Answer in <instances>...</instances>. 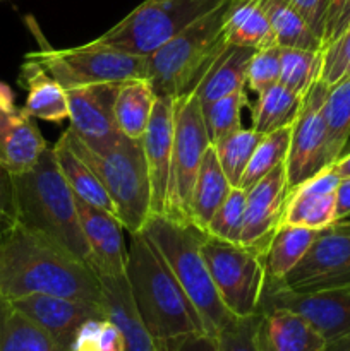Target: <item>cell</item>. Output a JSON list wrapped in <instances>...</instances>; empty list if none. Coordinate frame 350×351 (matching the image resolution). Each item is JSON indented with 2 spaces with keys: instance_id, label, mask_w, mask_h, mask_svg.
Segmentation results:
<instances>
[{
  "instance_id": "1",
  "label": "cell",
  "mask_w": 350,
  "mask_h": 351,
  "mask_svg": "<svg viewBox=\"0 0 350 351\" xmlns=\"http://www.w3.org/2000/svg\"><path fill=\"white\" fill-rule=\"evenodd\" d=\"M55 295L103 304L100 278L57 242L14 221L0 232V297Z\"/></svg>"
},
{
  "instance_id": "2",
  "label": "cell",
  "mask_w": 350,
  "mask_h": 351,
  "mask_svg": "<svg viewBox=\"0 0 350 351\" xmlns=\"http://www.w3.org/2000/svg\"><path fill=\"white\" fill-rule=\"evenodd\" d=\"M126 278L144 326L161 346L182 336L205 332L194 305L144 232L130 233Z\"/></svg>"
},
{
  "instance_id": "3",
  "label": "cell",
  "mask_w": 350,
  "mask_h": 351,
  "mask_svg": "<svg viewBox=\"0 0 350 351\" xmlns=\"http://www.w3.org/2000/svg\"><path fill=\"white\" fill-rule=\"evenodd\" d=\"M16 221L57 242L88 264L89 249L79 219L78 199L65 182L54 146L31 170L14 175Z\"/></svg>"
},
{
  "instance_id": "4",
  "label": "cell",
  "mask_w": 350,
  "mask_h": 351,
  "mask_svg": "<svg viewBox=\"0 0 350 351\" xmlns=\"http://www.w3.org/2000/svg\"><path fill=\"white\" fill-rule=\"evenodd\" d=\"M141 232H144L167 261L194 305L205 332L218 335L235 315L223 305L202 256L201 247L206 232L192 223L177 221L160 215H151Z\"/></svg>"
},
{
  "instance_id": "5",
  "label": "cell",
  "mask_w": 350,
  "mask_h": 351,
  "mask_svg": "<svg viewBox=\"0 0 350 351\" xmlns=\"http://www.w3.org/2000/svg\"><path fill=\"white\" fill-rule=\"evenodd\" d=\"M229 0L209 10L146 58L148 81L156 96L187 95L198 88L226 47L223 19Z\"/></svg>"
},
{
  "instance_id": "6",
  "label": "cell",
  "mask_w": 350,
  "mask_h": 351,
  "mask_svg": "<svg viewBox=\"0 0 350 351\" xmlns=\"http://www.w3.org/2000/svg\"><path fill=\"white\" fill-rule=\"evenodd\" d=\"M60 139L89 165L98 180L108 192L117 209V218L126 232H141L151 216V187L148 177L143 139H122L105 151L86 146L71 129Z\"/></svg>"
},
{
  "instance_id": "7",
  "label": "cell",
  "mask_w": 350,
  "mask_h": 351,
  "mask_svg": "<svg viewBox=\"0 0 350 351\" xmlns=\"http://www.w3.org/2000/svg\"><path fill=\"white\" fill-rule=\"evenodd\" d=\"M40 48L26 57L33 58L64 89L88 84H120L130 79H146L148 64L144 57L126 53L96 40L74 48H51L31 17H27Z\"/></svg>"
},
{
  "instance_id": "8",
  "label": "cell",
  "mask_w": 350,
  "mask_h": 351,
  "mask_svg": "<svg viewBox=\"0 0 350 351\" xmlns=\"http://www.w3.org/2000/svg\"><path fill=\"white\" fill-rule=\"evenodd\" d=\"M225 0H144L96 41L148 58Z\"/></svg>"
},
{
  "instance_id": "9",
  "label": "cell",
  "mask_w": 350,
  "mask_h": 351,
  "mask_svg": "<svg viewBox=\"0 0 350 351\" xmlns=\"http://www.w3.org/2000/svg\"><path fill=\"white\" fill-rule=\"evenodd\" d=\"M211 146L196 93L174 98V153L167 218L191 223V197L202 156Z\"/></svg>"
},
{
  "instance_id": "10",
  "label": "cell",
  "mask_w": 350,
  "mask_h": 351,
  "mask_svg": "<svg viewBox=\"0 0 350 351\" xmlns=\"http://www.w3.org/2000/svg\"><path fill=\"white\" fill-rule=\"evenodd\" d=\"M202 256L223 305L235 317L256 315L264 278V257L254 250L206 235Z\"/></svg>"
},
{
  "instance_id": "11",
  "label": "cell",
  "mask_w": 350,
  "mask_h": 351,
  "mask_svg": "<svg viewBox=\"0 0 350 351\" xmlns=\"http://www.w3.org/2000/svg\"><path fill=\"white\" fill-rule=\"evenodd\" d=\"M268 311H290L307 321L326 343L350 335V290L297 291L283 280L264 278L257 314Z\"/></svg>"
},
{
  "instance_id": "12",
  "label": "cell",
  "mask_w": 350,
  "mask_h": 351,
  "mask_svg": "<svg viewBox=\"0 0 350 351\" xmlns=\"http://www.w3.org/2000/svg\"><path fill=\"white\" fill-rule=\"evenodd\" d=\"M328 89L329 86L318 79L302 96L301 110L292 123L290 147L285 160L290 191L329 167L328 123L325 117Z\"/></svg>"
},
{
  "instance_id": "13",
  "label": "cell",
  "mask_w": 350,
  "mask_h": 351,
  "mask_svg": "<svg viewBox=\"0 0 350 351\" xmlns=\"http://www.w3.org/2000/svg\"><path fill=\"white\" fill-rule=\"evenodd\" d=\"M287 287L297 291L342 288L350 281V221L336 219L319 230L304 259L287 274Z\"/></svg>"
},
{
  "instance_id": "14",
  "label": "cell",
  "mask_w": 350,
  "mask_h": 351,
  "mask_svg": "<svg viewBox=\"0 0 350 351\" xmlns=\"http://www.w3.org/2000/svg\"><path fill=\"white\" fill-rule=\"evenodd\" d=\"M120 84H88L65 89L69 129L91 149L105 151L122 139L124 134H120L113 117V103Z\"/></svg>"
},
{
  "instance_id": "15",
  "label": "cell",
  "mask_w": 350,
  "mask_h": 351,
  "mask_svg": "<svg viewBox=\"0 0 350 351\" xmlns=\"http://www.w3.org/2000/svg\"><path fill=\"white\" fill-rule=\"evenodd\" d=\"M288 182L285 163L246 191V213L239 243L264 257L270 240L280 226L287 199Z\"/></svg>"
},
{
  "instance_id": "16",
  "label": "cell",
  "mask_w": 350,
  "mask_h": 351,
  "mask_svg": "<svg viewBox=\"0 0 350 351\" xmlns=\"http://www.w3.org/2000/svg\"><path fill=\"white\" fill-rule=\"evenodd\" d=\"M151 187V215L167 216L174 153V98L158 96L143 137Z\"/></svg>"
},
{
  "instance_id": "17",
  "label": "cell",
  "mask_w": 350,
  "mask_h": 351,
  "mask_svg": "<svg viewBox=\"0 0 350 351\" xmlns=\"http://www.w3.org/2000/svg\"><path fill=\"white\" fill-rule=\"evenodd\" d=\"M9 302L69 351L86 321L105 315L103 304L55 295H30Z\"/></svg>"
},
{
  "instance_id": "18",
  "label": "cell",
  "mask_w": 350,
  "mask_h": 351,
  "mask_svg": "<svg viewBox=\"0 0 350 351\" xmlns=\"http://www.w3.org/2000/svg\"><path fill=\"white\" fill-rule=\"evenodd\" d=\"M79 219L89 249L88 266L98 276H122L127 269L129 247L124 239V225L117 216L78 199Z\"/></svg>"
},
{
  "instance_id": "19",
  "label": "cell",
  "mask_w": 350,
  "mask_h": 351,
  "mask_svg": "<svg viewBox=\"0 0 350 351\" xmlns=\"http://www.w3.org/2000/svg\"><path fill=\"white\" fill-rule=\"evenodd\" d=\"M47 141L34 125L33 117L14 106L9 89L0 91V167L12 175H21L38 163Z\"/></svg>"
},
{
  "instance_id": "20",
  "label": "cell",
  "mask_w": 350,
  "mask_h": 351,
  "mask_svg": "<svg viewBox=\"0 0 350 351\" xmlns=\"http://www.w3.org/2000/svg\"><path fill=\"white\" fill-rule=\"evenodd\" d=\"M340 175L326 167L318 175L292 189L285 199L280 225L323 230L336 221V187Z\"/></svg>"
},
{
  "instance_id": "21",
  "label": "cell",
  "mask_w": 350,
  "mask_h": 351,
  "mask_svg": "<svg viewBox=\"0 0 350 351\" xmlns=\"http://www.w3.org/2000/svg\"><path fill=\"white\" fill-rule=\"evenodd\" d=\"M103 293L105 315L124 335L126 351H163L161 343L144 326L130 295L126 274L122 276H98Z\"/></svg>"
},
{
  "instance_id": "22",
  "label": "cell",
  "mask_w": 350,
  "mask_h": 351,
  "mask_svg": "<svg viewBox=\"0 0 350 351\" xmlns=\"http://www.w3.org/2000/svg\"><path fill=\"white\" fill-rule=\"evenodd\" d=\"M257 315L259 351H326L328 343L301 315L290 311H268Z\"/></svg>"
},
{
  "instance_id": "23",
  "label": "cell",
  "mask_w": 350,
  "mask_h": 351,
  "mask_svg": "<svg viewBox=\"0 0 350 351\" xmlns=\"http://www.w3.org/2000/svg\"><path fill=\"white\" fill-rule=\"evenodd\" d=\"M21 86L27 89L24 112L33 119L60 123L69 120L67 91L38 62L26 57L19 74Z\"/></svg>"
},
{
  "instance_id": "24",
  "label": "cell",
  "mask_w": 350,
  "mask_h": 351,
  "mask_svg": "<svg viewBox=\"0 0 350 351\" xmlns=\"http://www.w3.org/2000/svg\"><path fill=\"white\" fill-rule=\"evenodd\" d=\"M253 53L254 48L226 43L222 53L215 58L211 67L202 75L198 88L194 89L196 96L201 101V106L209 105L218 98L242 91L246 88L247 67H249Z\"/></svg>"
},
{
  "instance_id": "25",
  "label": "cell",
  "mask_w": 350,
  "mask_h": 351,
  "mask_svg": "<svg viewBox=\"0 0 350 351\" xmlns=\"http://www.w3.org/2000/svg\"><path fill=\"white\" fill-rule=\"evenodd\" d=\"M232 191L229 178L223 173L215 147L209 146L202 156L201 168L196 177L191 197V223L205 232L216 209L223 204Z\"/></svg>"
},
{
  "instance_id": "26",
  "label": "cell",
  "mask_w": 350,
  "mask_h": 351,
  "mask_svg": "<svg viewBox=\"0 0 350 351\" xmlns=\"http://www.w3.org/2000/svg\"><path fill=\"white\" fill-rule=\"evenodd\" d=\"M156 98L148 79H130L122 82L117 89L113 103V117L120 134L129 139H143Z\"/></svg>"
},
{
  "instance_id": "27",
  "label": "cell",
  "mask_w": 350,
  "mask_h": 351,
  "mask_svg": "<svg viewBox=\"0 0 350 351\" xmlns=\"http://www.w3.org/2000/svg\"><path fill=\"white\" fill-rule=\"evenodd\" d=\"M223 31L229 45L254 50L277 45L259 0H229Z\"/></svg>"
},
{
  "instance_id": "28",
  "label": "cell",
  "mask_w": 350,
  "mask_h": 351,
  "mask_svg": "<svg viewBox=\"0 0 350 351\" xmlns=\"http://www.w3.org/2000/svg\"><path fill=\"white\" fill-rule=\"evenodd\" d=\"M54 151L58 168H60L71 191L74 192L75 199L117 216V209L112 197L105 191L102 182L98 180L95 171L89 168V165L82 158H79L62 139H58L54 144Z\"/></svg>"
},
{
  "instance_id": "29",
  "label": "cell",
  "mask_w": 350,
  "mask_h": 351,
  "mask_svg": "<svg viewBox=\"0 0 350 351\" xmlns=\"http://www.w3.org/2000/svg\"><path fill=\"white\" fill-rule=\"evenodd\" d=\"M319 230L295 225H280L273 233L264 254V273L273 280H285L287 274L304 259Z\"/></svg>"
},
{
  "instance_id": "30",
  "label": "cell",
  "mask_w": 350,
  "mask_h": 351,
  "mask_svg": "<svg viewBox=\"0 0 350 351\" xmlns=\"http://www.w3.org/2000/svg\"><path fill=\"white\" fill-rule=\"evenodd\" d=\"M0 351H69L0 297Z\"/></svg>"
},
{
  "instance_id": "31",
  "label": "cell",
  "mask_w": 350,
  "mask_h": 351,
  "mask_svg": "<svg viewBox=\"0 0 350 351\" xmlns=\"http://www.w3.org/2000/svg\"><path fill=\"white\" fill-rule=\"evenodd\" d=\"M280 48L323 50V41L287 0H259Z\"/></svg>"
},
{
  "instance_id": "32",
  "label": "cell",
  "mask_w": 350,
  "mask_h": 351,
  "mask_svg": "<svg viewBox=\"0 0 350 351\" xmlns=\"http://www.w3.org/2000/svg\"><path fill=\"white\" fill-rule=\"evenodd\" d=\"M302 105V96L277 82L257 95L253 108V129L261 136L292 125Z\"/></svg>"
},
{
  "instance_id": "33",
  "label": "cell",
  "mask_w": 350,
  "mask_h": 351,
  "mask_svg": "<svg viewBox=\"0 0 350 351\" xmlns=\"http://www.w3.org/2000/svg\"><path fill=\"white\" fill-rule=\"evenodd\" d=\"M325 117L328 123V158L333 165L342 156L350 137V75L329 86Z\"/></svg>"
},
{
  "instance_id": "34",
  "label": "cell",
  "mask_w": 350,
  "mask_h": 351,
  "mask_svg": "<svg viewBox=\"0 0 350 351\" xmlns=\"http://www.w3.org/2000/svg\"><path fill=\"white\" fill-rule=\"evenodd\" d=\"M290 134L292 125H287L261 137L253 156H250L249 165L240 178V189L247 191L256 182L266 177L271 170H275L278 165L285 163L288 156V147H290Z\"/></svg>"
},
{
  "instance_id": "35",
  "label": "cell",
  "mask_w": 350,
  "mask_h": 351,
  "mask_svg": "<svg viewBox=\"0 0 350 351\" xmlns=\"http://www.w3.org/2000/svg\"><path fill=\"white\" fill-rule=\"evenodd\" d=\"M323 50L280 48V84L304 96L321 77Z\"/></svg>"
},
{
  "instance_id": "36",
  "label": "cell",
  "mask_w": 350,
  "mask_h": 351,
  "mask_svg": "<svg viewBox=\"0 0 350 351\" xmlns=\"http://www.w3.org/2000/svg\"><path fill=\"white\" fill-rule=\"evenodd\" d=\"M261 137L263 136L256 132L253 127L250 129L240 127L239 130L229 134L223 139H220L218 143L211 144L215 147L220 167H222L223 173L226 175L232 187H239L240 178H242Z\"/></svg>"
},
{
  "instance_id": "37",
  "label": "cell",
  "mask_w": 350,
  "mask_h": 351,
  "mask_svg": "<svg viewBox=\"0 0 350 351\" xmlns=\"http://www.w3.org/2000/svg\"><path fill=\"white\" fill-rule=\"evenodd\" d=\"M242 91L232 93L209 105L202 106V117H205L206 132H208L209 143L215 144L229 134L235 132L242 127L240 122V110L246 103V95Z\"/></svg>"
},
{
  "instance_id": "38",
  "label": "cell",
  "mask_w": 350,
  "mask_h": 351,
  "mask_svg": "<svg viewBox=\"0 0 350 351\" xmlns=\"http://www.w3.org/2000/svg\"><path fill=\"white\" fill-rule=\"evenodd\" d=\"M244 213H246V191L240 187H232L223 204L209 219L205 230L206 235L230 243H239Z\"/></svg>"
},
{
  "instance_id": "39",
  "label": "cell",
  "mask_w": 350,
  "mask_h": 351,
  "mask_svg": "<svg viewBox=\"0 0 350 351\" xmlns=\"http://www.w3.org/2000/svg\"><path fill=\"white\" fill-rule=\"evenodd\" d=\"M71 351H126V339L106 315L86 321L75 332Z\"/></svg>"
},
{
  "instance_id": "40",
  "label": "cell",
  "mask_w": 350,
  "mask_h": 351,
  "mask_svg": "<svg viewBox=\"0 0 350 351\" xmlns=\"http://www.w3.org/2000/svg\"><path fill=\"white\" fill-rule=\"evenodd\" d=\"M280 81V47H270L254 50L247 67V86L254 93H263Z\"/></svg>"
},
{
  "instance_id": "41",
  "label": "cell",
  "mask_w": 350,
  "mask_h": 351,
  "mask_svg": "<svg viewBox=\"0 0 350 351\" xmlns=\"http://www.w3.org/2000/svg\"><path fill=\"white\" fill-rule=\"evenodd\" d=\"M259 315L233 317L216 335L220 351H259L256 341V329Z\"/></svg>"
},
{
  "instance_id": "42",
  "label": "cell",
  "mask_w": 350,
  "mask_h": 351,
  "mask_svg": "<svg viewBox=\"0 0 350 351\" xmlns=\"http://www.w3.org/2000/svg\"><path fill=\"white\" fill-rule=\"evenodd\" d=\"M311 26V29L318 34L319 38L325 36L326 17H328L329 0H287Z\"/></svg>"
},
{
  "instance_id": "43",
  "label": "cell",
  "mask_w": 350,
  "mask_h": 351,
  "mask_svg": "<svg viewBox=\"0 0 350 351\" xmlns=\"http://www.w3.org/2000/svg\"><path fill=\"white\" fill-rule=\"evenodd\" d=\"M163 351H220V345L216 336L208 332H194L165 343Z\"/></svg>"
},
{
  "instance_id": "44",
  "label": "cell",
  "mask_w": 350,
  "mask_h": 351,
  "mask_svg": "<svg viewBox=\"0 0 350 351\" xmlns=\"http://www.w3.org/2000/svg\"><path fill=\"white\" fill-rule=\"evenodd\" d=\"M16 221L14 209V175L0 167V232Z\"/></svg>"
},
{
  "instance_id": "45",
  "label": "cell",
  "mask_w": 350,
  "mask_h": 351,
  "mask_svg": "<svg viewBox=\"0 0 350 351\" xmlns=\"http://www.w3.org/2000/svg\"><path fill=\"white\" fill-rule=\"evenodd\" d=\"M347 0H329L328 5V17H326V27H325V36H323V48L331 41L333 33H335L336 23L340 19L343 7H345Z\"/></svg>"
},
{
  "instance_id": "46",
  "label": "cell",
  "mask_w": 350,
  "mask_h": 351,
  "mask_svg": "<svg viewBox=\"0 0 350 351\" xmlns=\"http://www.w3.org/2000/svg\"><path fill=\"white\" fill-rule=\"evenodd\" d=\"M350 216V178H340L336 187V219Z\"/></svg>"
},
{
  "instance_id": "47",
  "label": "cell",
  "mask_w": 350,
  "mask_h": 351,
  "mask_svg": "<svg viewBox=\"0 0 350 351\" xmlns=\"http://www.w3.org/2000/svg\"><path fill=\"white\" fill-rule=\"evenodd\" d=\"M331 167L340 175V178H350V153L347 156H340Z\"/></svg>"
},
{
  "instance_id": "48",
  "label": "cell",
  "mask_w": 350,
  "mask_h": 351,
  "mask_svg": "<svg viewBox=\"0 0 350 351\" xmlns=\"http://www.w3.org/2000/svg\"><path fill=\"white\" fill-rule=\"evenodd\" d=\"M349 21H350V0H347V3H345V7H343L342 14H340V19H338V23H336L335 33H333V38H331V41L335 40V38L338 36V34L342 33L343 29H345V27H347V24H349ZM331 41H329V43H331ZM329 43H328V45H329Z\"/></svg>"
},
{
  "instance_id": "49",
  "label": "cell",
  "mask_w": 350,
  "mask_h": 351,
  "mask_svg": "<svg viewBox=\"0 0 350 351\" xmlns=\"http://www.w3.org/2000/svg\"><path fill=\"white\" fill-rule=\"evenodd\" d=\"M326 351H350V335L343 336V338L336 339L333 343H328Z\"/></svg>"
},
{
  "instance_id": "50",
  "label": "cell",
  "mask_w": 350,
  "mask_h": 351,
  "mask_svg": "<svg viewBox=\"0 0 350 351\" xmlns=\"http://www.w3.org/2000/svg\"><path fill=\"white\" fill-rule=\"evenodd\" d=\"M342 288H345V290H350V281H349V283H347V285H343Z\"/></svg>"
}]
</instances>
